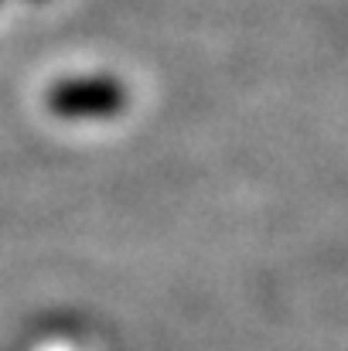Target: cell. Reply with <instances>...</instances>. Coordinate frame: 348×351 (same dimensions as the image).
<instances>
[{
    "mask_svg": "<svg viewBox=\"0 0 348 351\" xmlns=\"http://www.w3.org/2000/svg\"><path fill=\"white\" fill-rule=\"evenodd\" d=\"M123 103V89L113 79H65L48 93L51 113L69 119L113 117Z\"/></svg>",
    "mask_w": 348,
    "mask_h": 351,
    "instance_id": "6da1fadb",
    "label": "cell"
}]
</instances>
